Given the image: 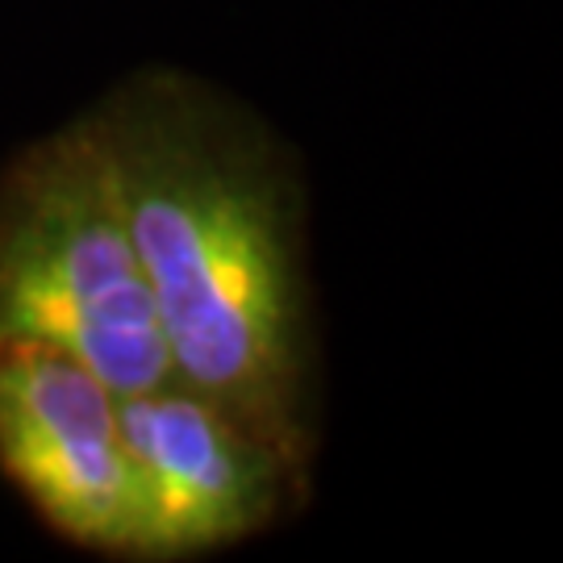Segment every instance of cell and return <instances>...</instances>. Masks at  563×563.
Wrapping results in <instances>:
<instances>
[{
    "instance_id": "1",
    "label": "cell",
    "mask_w": 563,
    "mask_h": 563,
    "mask_svg": "<svg viewBox=\"0 0 563 563\" xmlns=\"http://www.w3.org/2000/svg\"><path fill=\"white\" fill-rule=\"evenodd\" d=\"M180 384L301 467V301L280 192L180 92L101 118Z\"/></svg>"
},
{
    "instance_id": "2",
    "label": "cell",
    "mask_w": 563,
    "mask_h": 563,
    "mask_svg": "<svg viewBox=\"0 0 563 563\" xmlns=\"http://www.w3.org/2000/svg\"><path fill=\"white\" fill-rule=\"evenodd\" d=\"M0 339H38L118 397L176 384L101 118L25 151L0 184Z\"/></svg>"
},
{
    "instance_id": "3",
    "label": "cell",
    "mask_w": 563,
    "mask_h": 563,
    "mask_svg": "<svg viewBox=\"0 0 563 563\" xmlns=\"http://www.w3.org/2000/svg\"><path fill=\"white\" fill-rule=\"evenodd\" d=\"M134 484V560H188L242 543L280 514L301 467L188 384L118 397Z\"/></svg>"
},
{
    "instance_id": "4",
    "label": "cell",
    "mask_w": 563,
    "mask_h": 563,
    "mask_svg": "<svg viewBox=\"0 0 563 563\" xmlns=\"http://www.w3.org/2000/svg\"><path fill=\"white\" fill-rule=\"evenodd\" d=\"M0 467L63 539L134 560L118 393L76 355L38 339H0Z\"/></svg>"
}]
</instances>
